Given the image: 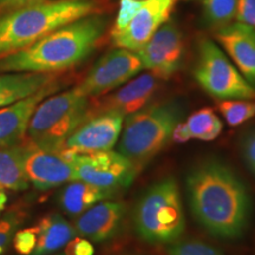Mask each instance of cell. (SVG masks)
<instances>
[{
  "mask_svg": "<svg viewBox=\"0 0 255 255\" xmlns=\"http://www.w3.org/2000/svg\"><path fill=\"white\" fill-rule=\"evenodd\" d=\"M218 109L229 126H240L255 117V98L221 101L219 102Z\"/></svg>",
  "mask_w": 255,
  "mask_h": 255,
  "instance_id": "24",
  "label": "cell"
},
{
  "mask_svg": "<svg viewBox=\"0 0 255 255\" xmlns=\"http://www.w3.org/2000/svg\"><path fill=\"white\" fill-rule=\"evenodd\" d=\"M18 223H20V218L15 215H8L0 221V255L7 250Z\"/></svg>",
  "mask_w": 255,
  "mask_h": 255,
  "instance_id": "27",
  "label": "cell"
},
{
  "mask_svg": "<svg viewBox=\"0 0 255 255\" xmlns=\"http://www.w3.org/2000/svg\"><path fill=\"white\" fill-rule=\"evenodd\" d=\"M95 248L91 241L84 238H72L65 245L64 255H94Z\"/></svg>",
  "mask_w": 255,
  "mask_h": 255,
  "instance_id": "30",
  "label": "cell"
},
{
  "mask_svg": "<svg viewBox=\"0 0 255 255\" xmlns=\"http://www.w3.org/2000/svg\"><path fill=\"white\" fill-rule=\"evenodd\" d=\"M24 168L26 177L37 189L46 190L76 181L72 164L73 156L63 149L52 150L38 146L25 138Z\"/></svg>",
  "mask_w": 255,
  "mask_h": 255,
  "instance_id": "10",
  "label": "cell"
},
{
  "mask_svg": "<svg viewBox=\"0 0 255 255\" xmlns=\"http://www.w3.org/2000/svg\"><path fill=\"white\" fill-rule=\"evenodd\" d=\"M186 188L191 213L207 232L228 240L246 232L252 197L228 164L215 158L203 159L187 174Z\"/></svg>",
  "mask_w": 255,
  "mask_h": 255,
  "instance_id": "1",
  "label": "cell"
},
{
  "mask_svg": "<svg viewBox=\"0 0 255 255\" xmlns=\"http://www.w3.org/2000/svg\"><path fill=\"white\" fill-rule=\"evenodd\" d=\"M124 117L115 113L95 115L82 124L64 143L70 155H85L111 150L122 132Z\"/></svg>",
  "mask_w": 255,
  "mask_h": 255,
  "instance_id": "12",
  "label": "cell"
},
{
  "mask_svg": "<svg viewBox=\"0 0 255 255\" xmlns=\"http://www.w3.org/2000/svg\"><path fill=\"white\" fill-rule=\"evenodd\" d=\"M107 20L94 13L57 28L32 45L0 57V72L53 73L84 60L103 36Z\"/></svg>",
  "mask_w": 255,
  "mask_h": 255,
  "instance_id": "2",
  "label": "cell"
},
{
  "mask_svg": "<svg viewBox=\"0 0 255 255\" xmlns=\"http://www.w3.org/2000/svg\"><path fill=\"white\" fill-rule=\"evenodd\" d=\"M189 139H190V136H189V132H188L186 123L178 122L173 131L171 141L174 143H177V144H183V143L188 142Z\"/></svg>",
  "mask_w": 255,
  "mask_h": 255,
  "instance_id": "32",
  "label": "cell"
},
{
  "mask_svg": "<svg viewBox=\"0 0 255 255\" xmlns=\"http://www.w3.org/2000/svg\"><path fill=\"white\" fill-rule=\"evenodd\" d=\"M126 206L115 201H101L82 213L76 221V232L88 240L103 242L119 232Z\"/></svg>",
  "mask_w": 255,
  "mask_h": 255,
  "instance_id": "17",
  "label": "cell"
},
{
  "mask_svg": "<svg viewBox=\"0 0 255 255\" xmlns=\"http://www.w3.org/2000/svg\"><path fill=\"white\" fill-rule=\"evenodd\" d=\"M115 191L96 187L94 184L72 181L60 194V206L70 215H79L96 203L113 196Z\"/></svg>",
  "mask_w": 255,
  "mask_h": 255,
  "instance_id": "20",
  "label": "cell"
},
{
  "mask_svg": "<svg viewBox=\"0 0 255 255\" xmlns=\"http://www.w3.org/2000/svg\"><path fill=\"white\" fill-rule=\"evenodd\" d=\"M7 200H8L7 194H6L4 190H0V215H1L2 210L5 209L6 203H7Z\"/></svg>",
  "mask_w": 255,
  "mask_h": 255,
  "instance_id": "33",
  "label": "cell"
},
{
  "mask_svg": "<svg viewBox=\"0 0 255 255\" xmlns=\"http://www.w3.org/2000/svg\"><path fill=\"white\" fill-rule=\"evenodd\" d=\"M88 119L90 101L76 88L50 95L38 104L27 128V139L41 148L60 150Z\"/></svg>",
  "mask_w": 255,
  "mask_h": 255,
  "instance_id": "5",
  "label": "cell"
},
{
  "mask_svg": "<svg viewBox=\"0 0 255 255\" xmlns=\"http://www.w3.org/2000/svg\"><path fill=\"white\" fill-rule=\"evenodd\" d=\"M63 255H64V254H63Z\"/></svg>",
  "mask_w": 255,
  "mask_h": 255,
  "instance_id": "35",
  "label": "cell"
},
{
  "mask_svg": "<svg viewBox=\"0 0 255 255\" xmlns=\"http://www.w3.org/2000/svg\"><path fill=\"white\" fill-rule=\"evenodd\" d=\"M169 255H225L210 245L196 240L175 241L168 247Z\"/></svg>",
  "mask_w": 255,
  "mask_h": 255,
  "instance_id": "25",
  "label": "cell"
},
{
  "mask_svg": "<svg viewBox=\"0 0 255 255\" xmlns=\"http://www.w3.org/2000/svg\"><path fill=\"white\" fill-rule=\"evenodd\" d=\"M206 20L218 28L231 24L235 18L238 0H201Z\"/></svg>",
  "mask_w": 255,
  "mask_h": 255,
  "instance_id": "23",
  "label": "cell"
},
{
  "mask_svg": "<svg viewBox=\"0 0 255 255\" xmlns=\"http://www.w3.org/2000/svg\"><path fill=\"white\" fill-rule=\"evenodd\" d=\"M136 231L151 244H171L186 228L182 199L174 177L158 181L139 199L133 216Z\"/></svg>",
  "mask_w": 255,
  "mask_h": 255,
  "instance_id": "6",
  "label": "cell"
},
{
  "mask_svg": "<svg viewBox=\"0 0 255 255\" xmlns=\"http://www.w3.org/2000/svg\"><path fill=\"white\" fill-rule=\"evenodd\" d=\"M57 90L58 84L52 82L24 100L0 108V146L23 142L26 138L28 124L38 104Z\"/></svg>",
  "mask_w": 255,
  "mask_h": 255,
  "instance_id": "15",
  "label": "cell"
},
{
  "mask_svg": "<svg viewBox=\"0 0 255 255\" xmlns=\"http://www.w3.org/2000/svg\"><path fill=\"white\" fill-rule=\"evenodd\" d=\"M76 181L116 191L132 183L139 169L121 152L113 150L73 155Z\"/></svg>",
  "mask_w": 255,
  "mask_h": 255,
  "instance_id": "8",
  "label": "cell"
},
{
  "mask_svg": "<svg viewBox=\"0 0 255 255\" xmlns=\"http://www.w3.org/2000/svg\"><path fill=\"white\" fill-rule=\"evenodd\" d=\"M156 89L157 78L150 72L142 73L122 87L115 89L116 91L100 98L96 104H90V117L103 113H115L123 117L129 116L148 105Z\"/></svg>",
  "mask_w": 255,
  "mask_h": 255,
  "instance_id": "14",
  "label": "cell"
},
{
  "mask_svg": "<svg viewBox=\"0 0 255 255\" xmlns=\"http://www.w3.org/2000/svg\"><path fill=\"white\" fill-rule=\"evenodd\" d=\"M37 245L36 227H30L18 231L13 235V247L20 255H32Z\"/></svg>",
  "mask_w": 255,
  "mask_h": 255,
  "instance_id": "26",
  "label": "cell"
},
{
  "mask_svg": "<svg viewBox=\"0 0 255 255\" xmlns=\"http://www.w3.org/2000/svg\"><path fill=\"white\" fill-rule=\"evenodd\" d=\"M146 69L156 78L168 79L181 68L184 55L183 37L173 21H165L138 51H136Z\"/></svg>",
  "mask_w": 255,
  "mask_h": 255,
  "instance_id": "11",
  "label": "cell"
},
{
  "mask_svg": "<svg viewBox=\"0 0 255 255\" xmlns=\"http://www.w3.org/2000/svg\"><path fill=\"white\" fill-rule=\"evenodd\" d=\"M24 141L0 146V187L2 190H24L30 184L24 168Z\"/></svg>",
  "mask_w": 255,
  "mask_h": 255,
  "instance_id": "21",
  "label": "cell"
},
{
  "mask_svg": "<svg viewBox=\"0 0 255 255\" xmlns=\"http://www.w3.org/2000/svg\"><path fill=\"white\" fill-rule=\"evenodd\" d=\"M52 82L53 73L5 72L0 75V108L24 100Z\"/></svg>",
  "mask_w": 255,
  "mask_h": 255,
  "instance_id": "18",
  "label": "cell"
},
{
  "mask_svg": "<svg viewBox=\"0 0 255 255\" xmlns=\"http://www.w3.org/2000/svg\"><path fill=\"white\" fill-rule=\"evenodd\" d=\"M34 227L37 231V245L32 255H47L58 251L77 233L76 228L58 214L44 216Z\"/></svg>",
  "mask_w": 255,
  "mask_h": 255,
  "instance_id": "19",
  "label": "cell"
},
{
  "mask_svg": "<svg viewBox=\"0 0 255 255\" xmlns=\"http://www.w3.org/2000/svg\"><path fill=\"white\" fill-rule=\"evenodd\" d=\"M45 1H52V0H0V13L5 14L7 12L14 11V9L25 7V6Z\"/></svg>",
  "mask_w": 255,
  "mask_h": 255,
  "instance_id": "31",
  "label": "cell"
},
{
  "mask_svg": "<svg viewBox=\"0 0 255 255\" xmlns=\"http://www.w3.org/2000/svg\"><path fill=\"white\" fill-rule=\"evenodd\" d=\"M94 0H52L0 15V57L32 45L57 28L97 13Z\"/></svg>",
  "mask_w": 255,
  "mask_h": 255,
  "instance_id": "3",
  "label": "cell"
},
{
  "mask_svg": "<svg viewBox=\"0 0 255 255\" xmlns=\"http://www.w3.org/2000/svg\"><path fill=\"white\" fill-rule=\"evenodd\" d=\"M234 19L255 30V0H238Z\"/></svg>",
  "mask_w": 255,
  "mask_h": 255,
  "instance_id": "28",
  "label": "cell"
},
{
  "mask_svg": "<svg viewBox=\"0 0 255 255\" xmlns=\"http://www.w3.org/2000/svg\"><path fill=\"white\" fill-rule=\"evenodd\" d=\"M174 0H148L135 17L120 30H111L114 46L138 51L168 20Z\"/></svg>",
  "mask_w": 255,
  "mask_h": 255,
  "instance_id": "13",
  "label": "cell"
},
{
  "mask_svg": "<svg viewBox=\"0 0 255 255\" xmlns=\"http://www.w3.org/2000/svg\"><path fill=\"white\" fill-rule=\"evenodd\" d=\"M194 77L207 94L220 101L254 100L255 87L247 81L215 41L200 40Z\"/></svg>",
  "mask_w": 255,
  "mask_h": 255,
  "instance_id": "7",
  "label": "cell"
},
{
  "mask_svg": "<svg viewBox=\"0 0 255 255\" xmlns=\"http://www.w3.org/2000/svg\"><path fill=\"white\" fill-rule=\"evenodd\" d=\"M215 40L222 46L241 75L255 87V30L247 25L231 23L215 33Z\"/></svg>",
  "mask_w": 255,
  "mask_h": 255,
  "instance_id": "16",
  "label": "cell"
},
{
  "mask_svg": "<svg viewBox=\"0 0 255 255\" xmlns=\"http://www.w3.org/2000/svg\"><path fill=\"white\" fill-rule=\"evenodd\" d=\"M241 156L251 173L255 175V130L247 132L242 138Z\"/></svg>",
  "mask_w": 255,
  "mask_h": 255,
  "instance_id": "29",
  "label": "cell"
},
{
  "mask_svg": "<svg viewBox=\"0 0 255 255\" xmlns=\"http://www.w3.org/2000/svg\"><path fill=\"white\" fill-rule=\"evenodd\" d=\"M0 190H2V189H1V187H0Z\"/></svg>",
  "mask_w": 255,
  "mask_h": 255,
  "instance_id": "34",
  "label": "cell"
},
{
  "mask_svg": "<svg viewBox=\"0 0 255 255\" xmlns=\"http://www.w3.org/2000/svg\"><path fill=\"white\" fill-rule=\"evenodd\" d=\"M181 117L182 109L175 102L149 105L129 115L121 132L119 152L142 169L171 141Z\"/></svg>",
  "mask_w": 255,
  "mask_h": 255,
  "instance_id": "4",
  "label": "cell"
},
{
  "mask_svg": "<svg viewBox=\"0 0 255 255\" xmlns=\"http://www.w3.org/2000/svg\"><path fill=\"white\" fill-rule=\"evenodd\" d=\"M186 127L189 132L190 139L200 141H213L219 137L222 131V122L215 111L210 108H203L195 111L188 117Z\"/></svg>",
  "mask_w": 255,
  "mask_h": 255,
  "instance_id": "22",
  "label": "cell"
},
{
  "mask_svg": "<svg viewBox=\"0 0 255 255\" xmlns=\"http://www.w3.org/2000/svg\"><path fill=\"white\" fill-rule=\"evenodd\" d=\"M142 70L143 64L135 51L117 47L101 57L75 88L88 98L101 97L122 87Z\"/></svg>",
  "mask_w": 255,
  "mask_h": 255,
  "instance_id": "9",
  "label": "cell"
}]
</instances>
